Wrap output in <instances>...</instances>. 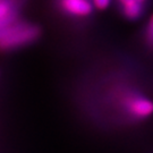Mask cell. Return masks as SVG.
I'll return each instance as SVG.
<instances>
[{"label":"cell","mask_w":153,"mask_h":153,"mask_svg":"<svg viewBox=\"0 0 153 153\" xmlns=\"http://www.w3.org/2000/svg\"><path fill=\"white\" fill-rule=\"evenodd\" d=\"M40 27L16 19L0 26V51H10L35 42L40 36Z\"/></svg>","instance_id":"obj_1"},{"label":"cell","mask_w":153,"mask_h":153,"mask_svg":"<svg viewBox=\"0 0 153 153\" xmlns=\"http://www.w3.org/2000/svg\"><path fill=\"white\" fill-rule=\"evenodd\" d=\"M121 108L133 119H146L153 115V101L142 94L127 92L119 99Z\"/></svg>","instance_id":"obj_2"},{"label":"cell","mask_w":153,"mask_h":153,"mask_svg":"<svg viewBox=\"0 0 153 153\" xmlns=\"http://www.w3.org/2000/svg\"><path fill=\"white\" fill-rule=\"evenodd\" d=\"M60 10L71 17H86L93 11L91 0H58Z\"/></svg>","instance_id":"obj_3"},{"label":"cell","mask_w":153,"mask_h":153,"mask_svg":"<svg viewBox=\"0 0 153 153\" xmlns=\"http://www.w3.org/2000/svg\"><path fill=\"white\" fill-rule=\"evenodd\" d=\"M16 19L14 5L9 0H0V26Z\"/></svg>","instance_id":"obj_4"},{"label":"cell","mask_w":153,"mask_h":153,"mask_svg":"<svg viewBox=\"0 0 153 153\" xmlns=\"http://www.w3.org/2000/svg\"><path fill=\"white\" fill-rule=\"evenodd\" d=\"M144 42H145L149 49L153 51V14L150 16L148 23H146V26H145Z\"/></svg>","instance_id":"obj_5"},{"label":"cell","mask_w":153,"mask_h":153,"mask_svg":"<svg viewBox=\"0 0 153 153\" xmlns=\"http://www.w3.org/2000/svg\"><path fill=\"white\" fill-rule=\"evenodd\" d=\"M91 1H92L94 8H97L98 10L107 9L111 4V0H91Z\"/></svg>","instance_id":"obj_6"},{"label":"cell","mask_w":153,"mask_h":153,"mask_svg":"<svg viewBox=\"0 0 153 153\" xmlns=\"http://www.w3.org/2000/svg\"><path fill=\"white\" fill-rule=\"evenodd\" d=\"M137 1H140V2H142V4H145V2H146V0H137Z\"/></svg>","instance_id":"obj_7"}]
</instances>
